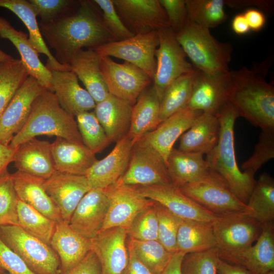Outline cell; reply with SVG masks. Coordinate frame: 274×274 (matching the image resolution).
Wrapping results in <instances>:
<instances>
[{"label":"cell","instance_id":"obj_13","mask_svg":"<svg viewBox=\"0 0 274 274\" xmlns=\"http://www.w3.org/2000/svg\"><path fill=\"white\" fill-rule=\"evenodd\" d=\"M196 70L188 107L193 110L218 116L230 103L232 87L231 71L208 74Z\"/></svg>","mask_w":274,"mask_h":274},{"label":"cell","instance_id":"obj_16","mask_svg":"<svg viewBox=\"0 0 274 274\" xmlns=\"http://www.w3.org/2000/svg\"><path fill=\"white\" fill-rule=\"evenodd\" d=\"M44 89L36 79L28 76L16 91L0 117L1 144L9 145L22 128L33 101Z\"/></svg>","mask_w":274,"mask_h":274},{"label":"cell","instance_id":"obj_53","mask_svg":"<svg viewBox=\"0 0 274 274\" xmlns=\"http://www.w3.org/2000/svg\"><path fill=\"white\" fill-rule=\"evenodd\" d=\"M62 274H101L96 255L92 250H90L79 263Z\"/></svg>","mask_w":274,"mask_h":274},{"label":"cell","instance_id":"obj_1","mask_svg":"<svg viewBox=\"0 0 274 274\" xmlns=\"http://www.w3.org/2000/svg\"><path fill=\"white\" fill-rule=\"evenodd\" d=\"M41 34L55 50L60 64H69L84 48L94 49L116 41L103 23L100 11L93 1H80L73 10L48 24L39 23Z\"/></svg>","mask_w":274,"mask_h":274},{"label":"cell","instance_id":"obj_31","mask_svg":"<svg viewBox=\"0 0 274 274\" xmlns=\"http://www.w3.org/2000/svg\"><path fill=\"white\" fill-rule=\"evenodd\" d=\"M100 56L92 49H81L72 58L71 70L83 83L96 104L110 94L100 68Z\"/></svg>","mask_w":274,"mask_h":274},{"label":"cell","instance_id":"obj_56","mask_svg":"<svg viewBox=\"0 0 274 274\" xmlns=\"http://www.w3.org/2000/svg\"><path fill=\"white\" fill-rule=\"evenodd\" d=\"M129 260L121 274H152L150 270L132 254L128 252Z\"/></svg>","mask_w":274,"mask_h":274},{"label":"cell","instance_id":"obj_19","mask_svg":"<svg viewBox=\"0 0 274 274\" xmlns=\"http://www.w3.org/2000/svg\"><path fill=\"white\" fill-rule=\"evenodd\" d=\"M127 237L126 229L117 227L100 231L91 239L101 274H121L124 270L129 260Z\"/></svg>","mask_w":274,"mask_h":274},{"label":"cell","instance_id":"obj_36","mask_svg":"<svg viewBox=\"0 0 274 274\" xmlns=\"http://www.w3.org/2000/svg\"><path fill=\"white\" fill-rule=\"evenodd\" d=\"M177 247L178 251L185 254L202 252L216 247L212 222L180 218Z\"/></svg>","mask_w":274,"mask_h":274},{"label":"cell","instance_id":"obj_58","mask_svg":"<svg viewBox=\"0 0 274 274\" xmlns=\"http://www.w3.org/2000/svg\"><path fill=\"white\" fill-rule=\"evenodd\" d=\"M15 152V149L0 143V174L7 169L8 165L13 161Z\"/></svg>","mask_w":274,"mask_h":274},{"label":"cell","instance_id":"obj_7","mask_svg":"<svg viewBox=\"0 0 274 274\" xmlns=\"http://www.w3.org/2000/svg\"><path fill=\"white\" fill-rule=\"evenodd\" d=\"M0 238L35 274H62L59 258L51 247L18 225H0Z\"/></svg>","mask_w":274,"mask_h":274},{"label":"cell","instance_id":"obj_43","mask_svg":"<svg viewBox=\"0 0 274 274\" xmlns=\"http://www.w3.org/2000/svg\"><path fill=\"white\" fill-rule=\"evenodd\" d=\"M76 117L82 142L92 153L101 152L111 143L93 112H84Z\"/></svg>","mask_w":274,"mask_h":274},{"label":"cell","instance_id":"obj_12","mask_svg":"<svg viewBox=\"0 0 274 274\" xmlns=\"http://www.w3.org/2000/svg\"><path fill=\"white\" fill-rule=\"evenodd\" d=\"M100 68L110 94L132 106L142 92L153 82L141 68L126 61L118 63L100 56Z\"/></svg>","mask_w":274,"mask_h":274},{"label":"cell","instance_id":"obj_15","mask_svg":"<svg viewBox=\"0 0 274 274\" xmlns=\"http://www.w3.org/2000/svg\"><path fill=\"white\" fill-rule=\"evenodd\" d=\"M122 22L133 35L170 27L159 0H113Z\"/></svg>","mask_w":274,"mask_h":274},{"label":"cell","instance_id":"obj_24","mask_svg":"<svg viewBox=\"0 0 274 274\" xmlns=\"http://www.w3.org/2000/svg\"><path fill=\"white\" fill-rule=\"evenodd\" d=\"M53 92L61 107L74 116L94 109L96 103L71 70L50 71Z\"/></svg>","mask_w":274,"mask_h":274},{"label":"cell","instance_id":"obj_21","mask_svg":"<svg viewBox=\"0 0 274 274\" xmlns=\"http://www.w3.org/2000/svg\"><path fill=\"white\" fill-rule=\"evenodd\" d=\"M201 113L187 107L164 120L138 142L157 151L166 165L168 156L175 143L190 127Z\"/></svg>","mask_w":274,"mask_h":274},{"label":"cell","instance_id":"obj_37","mask_svg":"<svg viewBox=\"0 0 274 274\" xmlns=\"http://www.w3.org/2000/svg\"><path fill=\"white\" fill-rule=\"evenodd\" d=\"M196 69L172 82L160 99V120H164L188 107L193 87Z\"/></svg>","mask_w":274,"mask_h":274},{"label":"cell","instance_id":"obj_50","mask_svg":"<svg viewBox=\"0 0 274 274\" xmlns=\"http://www.w3.org/2000/svg\"><path fill=\"white\" fill-rule=\"evenodd\" d=\"M98 6L105 27L116 41L130 38L134 35L125 26L115 9L113 0H93Z\"/></svg>","mask_w":274,"mask_h":274},{"label":"cell","instance_id":"obj_8","mask_svg":"<svg viewBox=\"0 0 274 274\" xmlns=\"http://www.w3.org/2000/svg\"><path fill=\"white\" fill-rule=\"evenodd\" d=\"M187 196L217 216L253 211L239 200L225 182L210 171L179 188Z\"/></svg>","mask_w":274,"mask_h":274},{"label":"cell","instance_id":"obj_30","mask_svg":"<svg viewBox=\"0 0 274 274\" xmlns=\"http://www.w3.org/2000/svg\"><path fill=\"white\" fill-rule=\"evenodd\" d=\"M220 124L217 116L201 113L190 127L180 136L179 150L209 153L217 144Z\"/></svg>","mask_w":274,"mask_h":274},{"label":"cell","instance_id":"obj_42","mask_svg":"<svg viewBox=\"0 0 274 274\" xmlns=\"http://www.w3.org/2000/svg\"><path fill=\"white\" fill-rule=\"evenodd\" d=\"M28 76L20 59L0 61V117Z\"/></svg>","mask_w":274,"mask_h":274},{"label":"cell","instance_id":"obj_27","mask_svg":"<svg viewBox=\"0 0 274 274\" xmlns=\"http://www.w3.org/2000/svg\"><path fill=\"white\" fill-rule=\"evenodd\" d=\"M11 176L19 200L56 223L62 221L58 209L45 190L44 179L18 170Z\"/></svg>","mask_w":274,"mask_h":274},{"label":"cell","instance_id":"obj_33","mask_svg":"<svg viewBox=\"0 0 274 274\" xmlns=\"http://www.w3.org/2000/svg\"><path fill=\"white\" fill-rule=\"evenodd\" d=\"M159 98L153 85L145 89L132 106L130 125L127 136L133 144L160 123Z\"/></svg>","mask_w":274,"mask_h":274},{"label":"cell","instance_id":"obj_9","mask_svg":"<svg viewBox=\"0 0 274 274\" xmlns=\"http://www.w3.org/2000/svg\"><path fill=\"white\" fill-rule=\"evenodd\" d=\"M158 31L159 45L156 50V69L153 86L161 99L168 86L180 76L192 71L194 67L178 42L170 27Z\"/></svg>","mask_w":274,"mask_h":274},{"label":"cell","instance_id":"obj_25","mask_svg":"<svg viewBox=\"0 0 274 274\" xmlns=\"http://www.w3.org/2000/svg\"><path fill=\"white\" fill-rule=\"evenodd\" d=\"M0 38L9 40L14 45L29 76L36 79L44 88L54 92L51 71L41 61L39 53L29 42L28 35L16 29L9 21L0 16Z\"/></svg>","mask_w":274,"mask_h":274},{"label":"cell","instance_id":"obj_18","mask_svg":"<svg viewBox=\"0 0 274 274\" xmlns=\"http://www.w3.org/2000/svg\"><path fill=\"white\" fill-rule=\"evenodd\" d=\"M44 186L62 220L68 223L81 199L91 189L85 176L57 171L44 180Z\"/></svg>","mask_w":274,"mask_h":274},{"label":"cell","instance_id":"obj_62","mask_svg":"<svg viewBox=\"0 0 274 274\" xmlns=\"http://www.w3.org/2000/svg\"><path fill=\"white\" fill-rule=\"evenodd\" d=\"M4 272H5V270L0 267V274H3Z\"/></svg>","mask_w":274,"mask_h":274},{"label":"cell","instance_id":"obj_39","mask_svg":"<svg viewBox=\"0 0 274 274\" xmlns=\"http://www.w3.org/2000/svg\"><path fill=\"white\" fill-rule=\"evenodd\" d=\"M126 246L128 252L143 264L152 274H159L173 254L158 240L141 241L127 236Z\"/></svg>","mask_w":274,"mask_h":274},{"label":"cell","instance_id":"obj_4","mask_svg":"<svg viewBox=\"0 0 274 274\" xmlns=\"http://www.w3.org/2000/svg\"><path fill=\"white\" fill-rule=\"evenodd\" d=\"M47 135L83 144L74 116L60 105L54 92L44 89L33 101L29 117L9 146L15 149L37 136Z\"/></svg>","mask_w":274,"mask_h":274},{"label":"cell","instance_id":"obj_44","mask_svg":"<svg viewBox=\"0 0 274 274\" xmlns=\"http://www.w3.org/2000/svg\"><path fill=\"white\" fill-rule=\"evenodd\" d=\"M12 178L7 169L0 174V225H18V202Z\"/></svg>","mask_w":274,"mask_h":274},{"label":"cell","instance_id":"obj_41","mask_svg":"<svg viewBox=\"0 0 274 274\" xmlns=\"http://www.w3.org/2000/svg\"><path fill=\"white\" fill-rule=\"evenodd\" d=\"M17 216L19 226L50 245L56 225L54 221L19 200L17 204Z\"/></svg>","mask_w":274,"mask_h":274},{"label":"cell","instance_id":"obj_48","mask_svg":"<svg viewBox=\"0 0 274 274\" xmlns=\"http://www.w3.org/2000/svg\"><path fill=\"white\" fill-rule=\"evenodd\" d=\"M155 203L140 213L126 230L127 236L141 241L158 240Z\"/></svg>","mask_w":274,"mask_h":274},{"label":"cell","instance_id":"obj_14","mask_svg":"<svg viewBox=\"0 0 274 274\" xmlns=\"http://www.w3.org/2000/svg\"><path fill=\"white\" fill-rule=\"evenodd\" d=\"M120 180L134 186L171 183L161 155L153 148L139 142L133 144L127 168Z\"/></svg>","mask_w":274,"mask_h":274},{"label":"cell","instance_id":"obj_54","mask_svg":"<svg viewBox=\"0 0 274 274\" xmlns=\"http://www.w3.org/2000/svg\"><path fill=\"white\" fill-rule=\"evenodd\" d=\"M243 14L250 30L258 31L264 26L266 18L264 14L260 10L251 8L247 10Z\"/></svg>","mask_w":274,"mask_h":274},{"label":"cell","instance_id":"obj_6","mask_svg":"<svg viewBox=\"0 0 274 274\" xmlns=\"http://www.w3.org/2000/svg\"><path fill=\"white\" fill-rule=\"evenodd\" d=\"M251 213L217 216L212 222L220 259L237 266L242 255L259 237L264 224Z\"/></svg>","mask_w":274,"mask_h":274},{"label":"cell","instance_id":"obj_40","mask_svg":"<svg viewBox=\"0 0 274 274\" xmlns=\"http://www.w3.org/2000/svg\"><path fill=\"white\" fill-rule=\"evenodd\" d=\"M189 21L208 28L223 23L228 16L223 0H185Z\"/></svg>","mask_w":274,"mask_h":274},{"label":"cell","instance_id":"obj_2","mask_svg":"<svg viewBox=\"0 0 274 274\" xmlns=\"http://www.w3.org/2000/svg\"><path fill=\"white\" fill-rule=\"evenodd\" d=\"M231 73L229 102L238 117L261 129L274 128V87L264 72L245 66Z\"/></svg>","mask_w":274,"mask_h":274},{"label":"cell","instance_id":"obj_3","mask_svg":"<svg viewBox=\"0 0 274 274\" xmlns=\"http://www.w3.org/2000/svg\"><path fill=\"white\" fill-rule=\"evenodd\" d=\"M220 131L217 145L205 158L210 170L219 176L232 192L247 204L254 186V176L242 172L236 162L234 145V126L238 116L229 103L217 116Z\"/></svg>","mask_w":274,"mask_h":274},{"label":"cell","instance_id":"obj_22","mask_svg":"<svg viewBox=\"0 0 274 274\" xmlns=\"http://www.w3.org/2000/svg\"><path fill=\"white\" fill-rule=\"evenodd\" d=\"M133 144L126 135L116 143L108 155L93 164L85 176L91 189H105L124 175L128 167Z\"/></svg>","mask_w":274,"mask_h":274},{"label":"cell","instance_id":"obj_20","mask_svg":"<svg viewBox=\"0 0 274 274\" xmlns=\"http://www.w3.org/2000/svg\"><path fill=\"white\" fill-rule=\"evenodd\" d=\"M108 207L109 201L104 189L92 188L78 203L69 224L78 233L91 239L101 231Z\"/></svg>","mask_w":274,"mask_h":274},{"label":"cell","instance_id":"obj_63","mask_svg":"<svg viewBox=\"0 0 274 274\" xmlns=\"http://www.w3.org/2000/svg\"><path fill=\"white\" fill-rule=\"evenodd\" d=\"M3 274H9L8 272H4Z\"/></svg>","mask_w":274,"mask_h":274},{"label":"cell","instance_id":"obj_17","mask_svg":"<svg viewBox=\"0 0 274 274\" xmlns=\"http://www.w3.org/2000/svg\"><path fill=\"white\" fill-rule=\"evenodd\" d=\"M135 187L142 196L163 206L180 218L212 222L217 217L185 195L172 183Z\"/></svg>","mask_w":274,"mask_h":274},{"label":"cell","instance_id":"obj_26","mask_svg":"<svg viewBox=\"0 0 274 274\" xmlns=\"http://www.w3.org/2000/svg\"><path fill=\"white\" fill-rule=\"evenodd\" d=\"M50 245L59 258L62 273L79 263L91 250V239L78 233L63 220L56 223Z\"/></svg>","mask_w":274,"mask_h":274},{"label":"cell","instance_id":"obj_61","mask_svg":"<svg viewBox=\"0 0 274 274\" xmlns=\"http://www.w3.org/2000/svg\"><path fill=\"white\" fill-rule=\"evenodd\" d=\"M15 58L0 49V61H10Z\"/></svg>","mask_w":274,"mask_h":274},{"label":"cell","instance_id":"obj_47","mask_svg":"<svg viewBox=\"0 0 274 274\" xmlns=\"http://www.w3.org/2000/svg\"><path fill=\"white\" fill-rule=\"evenodd\" d=\"M219 258L216 247L186 254L181 263L182 274H217Z\"/></svg>","mask_w":274,"mask_h":274},{"label":"cell","instance_id":"obj_32","mask_svg":"<svg viewBox=\"0 0 274 274\" xmlns=\"http://www.w3.org/2000/svg\"><path fill=\"white\" fill-rule=\"evenodd\" d=\"M0 7L12 12L24 24L28 31L31 45L39 53L47 57L46 66L50 71L71 70L70 66L60 64L51 53L41 34L36 12L28 0H0Z\"/></svg>","mask_w":274,"mask_h":274},{"label":"cell","instance_id":"obj_59","mask_svg":"<svg viewBox=\"0 0 274 274\" xmlns=\"http://www.w3.org/2000/svg\"><path fill=\"white\" fill-rule=\"evenodd\" d=\"M217 274H252L247 269L228 263L219 258L217 264Z\"/></svg>","mask_w":274,"mask_h":274},{"label":"cell","instance_id":"obj_10","mask_svg":"<svg viewBox=\"0 0 274 274\" xmlns=\"http://www.w3.org/2000/svg\"><path fill=\"white\" fill-rule=\"evenodd\" d=\"M158 45V31H154L110 42L93 50L100 56L114 57L136 66L153 81L156 69L155 53Z\"/></svg>","mask_w":274,"mask_h":274},{"label":"cell","instance_id":"obj_60","mask_svg":"<svg viewBox=\"0 0 274 274\" xmlns=\"http://www.w3.org/2000/svg\"><path fill=\"white\" fill-rule=\"evenodd\" d=\"M231 28L238 35H244L249 32L250 28L243 13L238 14L233 17Z\"/></svg>","mask_w":274,"mask_h":274},{"label":"cell","instance_id":"obj_11","mask_svg":"<svg viewBox=\"0 0 274 274\" xmlns=\"http://www.w3.org/2000/svg\"><path fill=\"white\" fill-rule=\"evenodd\" d=\"M104 190L109 207L101 231L117 227L127 230L140 213L155 202L142 196L135 186L126 185L120 179Z\"/></svg>","mask_w":274,"mask_h":274},{"label":"cell","instance_id":"obj_5","mask_svg":"<svg viewBox=\"0 0 274 274\" xmlns=\"http://www.w3.org/2000/svg\"><path fill=\"white\" fill-rule=\"evenodd\" d=\"M176 39L196 70L208 74L228 72L232 47L217 40L210 29L189 21Z\"/></svg>","mask_w":274,"mask_h":274},{"label":"cell","instance_id":"obj_29","mask_svg":"<svg viewBox=\"0 0 274 274\" xmlns=\"http://www.w3.org/2000/svg\"><path fill=\"white\" fill-rule=\"evenodd\" d=\"M51 150L56 171L61 173L85 176L97 160L83 144L61 138L51 143Z\"/></svg>","mask_w":274,"mask_h":274},{"label":"cell","instance_id":"obj_23","mask_svg":"<svg viewBox=\"0 0 274 274\" xmlns=\"http://www.w3.org/2000/svg\"><path fill=\"white\" fill-rule=\"evenodd\" d=\"M12 162L18 171L44 180L56 172L51 143L36 138L15 148Z\"/></svg>","mask_w":274,"mask_h":274},{"label":"cell","instance_id":"obj_34","mask_svg":"<svg viewBox=\"0 0 274 274\" xmlns=\"http://www.w3.org/2000/svg\"><path fill=\"white\" fill-rule=\"evenodd\" d=\"M199 153L184 152L173 148L166 161L171 183L180 188L210 172L208 164Z\"/></svg>","mask_w":274,"mask_h":274},{"label":"cell","instance_id":"obj_35","mask_svg":"<svg viewBox=\"0 0 274 274\" xmlns=\"http://www.w3.org/2000/svg\"><path fill=\"white\" fill-rule=\"evenodd\" d=\"M252 274H274V223L264 224L256 241L241 256L237 265Z\"/></svg>","mask_w":274,"mask_h":274},{"label":"cell","instance_id":"obj_57","mask_svg":"<svg viewBox=\"0 0 274 274\" xmlns=\"http://www.w3.org/2000/svg\"><path fill=\"white\" fill-rule=\"evenodd\" d=\"M225 5L231 8H241L242 7L254 5L264 9H270L272 8L271 1H224Z\"/></svg>","mask_w":274,"mask_h":274},{"label":"cell","instance_id":"obj_38","mask_svg":"<svg viewBox=\"0 0 274 274\" xmlns=\"http://www.w3.org/2000/svg\"><path fill=\"white\" fill-rule=\"evenodd\" d=\"M247 205L251 215L262 224L273 222L274 180L268 173H262L256 180Z\"/></svg>","mask_w":274,"mask_h":274},{"label":"cell","instance_id":"obj_45","mask_svg":"<svg viewBox=\"0 0 274 274\" xmlns=\"http://www.w3.org/2000/svg\"><path fill=\"white\" fill-rule=\"evenodd\" d=\"M274 158V128L262 129L252 156L242 164L243 172L254 176L265 163Z\"/></svg>","mask_w":274,"mask_h":274},{"label":"cell","instance_id":"obj_51","mask_svg":"<svg viewBox=\"0 0 274 274\" xmlns=\"http://www.w3.org/2000/svg\"><path fill=\"white\" fill-rule=\"evenodd\" d=\"M168 18L170 27L177 33L189 22L185 0H159Z\"/></svg>","mask_w":274,"mask_h":274},{"label":"cell","instance_id":"obj_28","mask_svg":"<svg viewBox=\"0 0 274 274\" xmlns=\"http://www.w3.org/2000/svg\"><path fill=\"white\" fill-rule=\"evenodd\" d=\"M132 106L129 102L111 94L96 104L93 112L110 143H116L127 135Z\"/></svg>","mask_w":274,"mask_h":274},{"label":"cell","instance_id":"obj_52","mask_svg":"<svg viewBox=\"0 0 274 274\" xmlns=\"http://www.w3.org/2000/svg\"><path fill=\"white\" fill-rule=\"evenodd\" d=\"M0 267L9 274H35L0 238Z\"/></svg>","mask_w":274,"mask_h":274},{"label":"cell","instance_id":"obj_49","mask_svg":"<svg viewBox=\"0 0 274 274\" xmlns=\"http://www.w3.org/2000/svg\"><path fill=\"white\" fill-rule=\"evenodd\" d=\"M41 18L40 24H48L68 13L78 5L75 0H28Z\"/></svg>","mask_w":274,"mask_h":274},{"label":"cell","instance_id":"obj_55","mask_svg":"<svg viewBox=\"0 0 274 274\" xmlns=\"http://www.w3.org/2000/svg\"><path fill=\"white\" fill-rule=\"evenodd\" d=\"M185 254L181 251L174 253L166 266L159 274H182L181 263Z\"/></svg>","mask_w":274,"mask_h":274},{"label":"cell","instance_id":"obj_46","mask_svg":"<svg viewBox=\"0 0 274 274\" xmlns=\"http://www.w3.org/2000/svg\"><path fill=\"white\" fill-rule=\"evenodd\" d=\"M158 219V241L170 253L178 251L177 235L180 218L163 206L155 203Z\"/></svg>","mask_w":274,"mask_h":274}]
</instances>
